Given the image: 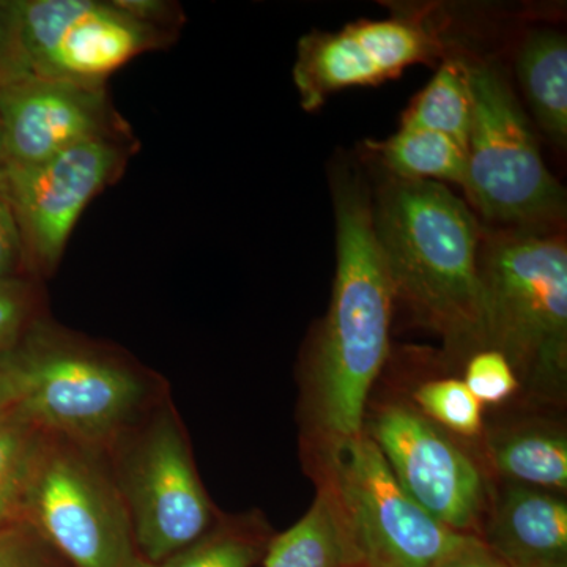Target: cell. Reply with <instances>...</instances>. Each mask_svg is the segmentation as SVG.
<instances>
[{
    "instance_id": "obj_1",
    "label": "cell",
    "mask_w": 567,
    "mask_h": 567,
    "mask_svg": "<svg viewBox=\"0 0 567 567\" xmlns=\"http://www.w3.org/2000/svg\"><path fill=\"white\" fill-rule=\"evenodd\" d=\"M338 265L333 297L303 372L305 451L317 475L363 435L365 405L390 352L394 293L377 244L364 183H334Z\"/></svg>"
},
{
    "instance_id": "obj_2",
    "label": "cell",
    "mask_w": 567,
    "mask_h": 567,
    "mask_svg": "<svg viewBox=\"0 0 567 567\" xmlns=\"http://www.w3.org/2000/svg\"><path fill=\"white\" fill-rule=\"evenodd\" d=\"M372 218L394 300L447 349H486L480 245L483 227L446 185L391 177Z\"/></svg>"
},
{
    "instance_id": "obj_3",
    "label": "cell",
    "mask_w": 567,
    "mask_h": 567,
    "mask_svg": "<svg viewBox=\"0 0 567 567\" xmlns=\"http://www.w3.org/2000/svg\"><path fill=\"white\" fill-rule=\"evenodd\" d=\"M3 358L41 431L106 454L167 395L144 365L47 320Z\"/></svg>"
},
{
    "instance_id": "obj_4",
    "label": "cell",
    "mask_w": 567,
    "mask_h": 567,
    "mask_svg": "<svg viewBox=\"0 0 567 567\" xmlns=\"http://www.w3.org/2000/svg\"><path fill=\"white\" fill-rule=\"evenodd\" d=\"M486 347L505 354L535 401L559 404L567 380V246L558 229L483 230Z\"/></svg>"
},
{
    "instance_id": "obj_5",
    "label": "cell",
    "mask_w": 567,
    "mask_h": 567,
    "mask_svg": "<svg viewBox=\"0 0 567 567\" xmlns=\"http://www.w3.org/2000/svg\"><path fill=\"white\" fill-rule=\"evenodd\" d=\"M473 95L464 192L502 229H558L566 193L547 169L535 134L502 71L468 62Z\"/></svg>"
},
{
    "instance_id": "obj_6",
    "label": "cell",
    "mask_w": 567,
    "mask_h": 567,
    "mask_svg": "<svg viewBox=\"0 0 567 567\" xmlns=\"http://www.w3.org/2000/svg\"><path fill=\"white\" fill-rule=\"evenodd\" d=\"M22 517L74 567H137L141 555L110 458L43 432Z\"/></svg>"
},
{
    "instance_id": "obj_7",
    "label": "cell",
    "mask_w": 567,
    "mask_h": 567,
    "mask_svg": "<svg viewBox=\"0 0 567 567\" xmlns=\"http://www.w3.org/2000/svg\"><path fill=\"white\" fill-rule=\"evenodd\" d=\"M141 558L163 561L219 520L169 395L107 453Z\"/></svg>"
},
{
    "instance_id": "obj_8",
    "label": "cell",
    "mask_w": 567,
    "mask_h": 567,
    "mask_svg": "<svg viewBox=\"0 0 567 567\" xmlns=\"http://www.w3.org/2000/svg\"><path fill=\"white\" fill-rule=\"evenodd\" d=\"M316 476L334 496L353 567H432L473 537L417 505L365 432Z\"/></svg>"
},
{
    "instance_id": "obj_9",
    "label": "cell",
    "mask_w": 567,
    "mask_h": 567,
    "mask_svg": "<svg viewBox=\"0 0 567 567\" xmlns=\"http://www.w3.org/2000/svg\"><path fill=\"white\" fill-rule=\"evenodd\" d=\"M17 9L35 76L104 85L137 55L169 43L171 32L137 21L115 0H17Z\"/></svg>"
},
{
    "instance_id": "obj_10",
    "label": "cell",
    "mask_w": 567,
    "mask_h": 567,
    "mask_svg": "<svg viewBox=\"0 0 567 567\" xmlns=\"http://www.w3.org/2000/svg\"><path fill=\"white\" fill-rule=\"evenodd\" d=\"M133 147L132 136L100 137L35 166L7 167L6 196L37 274L55 270L82 213L93 197L117 182Z\"/></svg>"
},
{
    "instance_id": "obj_11",
    "label": "cell",
    "mask_w": 567,
    "mask_h": 567,
    "mask_svg": "<svg viewBox=\"0 0 567 567\" xmlns=\"http://www.w3.org/2000/svg\"><path fill=\"white\" fill-rule=\"evenodd\" d=\"M365 434L406 494L440 524L480 537L487 486L473 458L415 406L391 402L377 410Z\"/></svg>"
},
{
    "instance_id": "obj_12",
    "label": "cell",
    "mask_w": 567,
    "mask_h": 567,
    "mask_svg": "<svg viewBox=\"0 0 567 567\" xmlns=\"http://www.w3.org/2000/svg\"><path fill=\"white\" fill-rule=\"evenodd\" d=\"M445 41L431 21L410 14L312 32L298 43L293 81L306 111L336 92L394 80L409 66L442 58Z\"/></svg>"
},
{
    "instance_id": "obj_13",
    "label": "cell",
    "mask_w": 567,
    "mask_h": 567,
    "mask_svg": "<svg viewBox=\"0 0 567 567\" xmlns=\"http://www.w3.org/2000/svg\"><path fill=\"white\" fill-rule=\"evenodd\" d=\"M7 167L35 166L100 137L132 136L104 85L29 76L0 87Z\"/></svg>"
},
{
    "instance_id": "obj_14",
    "label": "cell",
    "mask_w": 567,
    "mask_h": 567,
    "mask_svg": "<svg viewBox=\"0 0 567 567\" xmlns=\"http://www.w3.org/2000/svg\"><path fill=\"white\" fill-rule=\"evenodd\" d=\"M484 544L509 567H567V503L557 492L507 484L491 503Z\"/></svg>"
},
{
    "instance_id": "obj_15",
    "label": "cell",
    "mask_w": 567,
    "mask_h": 567,
    "mask_svg": "<svg viewBox=\"0 0 567 567\" xmlns=\"http://www.w3.org/2000/svg\"><path fill=\"white\" fill-rule=\"evenodd\" d=\"M487 457L499 476L513 484L566 491L567 439L559 427L518 424L487 436Z\"/></svg>"
},
{
    "instance_id": "obj_16",
    "label": "cell",
    "mask_w": 567,
    "mask_h": 567,
    "mask_svg": "<svg viewBox=\"0 0 567 567\" xmlns=\"http://www.w3.org/2000/svg\"><path fill=\"white\" fill-rule=\"evenodd\" d=\"M518 82L537 125L559 147L567 142V41L554 29L527 33L516 58Z\"/></svg>"
},
{
    "instance_id": "obj_17",
    "label": "cell",
    "mask_w": 567,
    "mask_h": 567,
    "mask_svg": "<svg viewBox=\"0 0 567 567\" xmlns=\"http://www.w3.org/2000/svg\"><path fill=\"white\" fill-rule=\"evenodd\" d=\"M264 567H353L341 516L327 484L319 483L308 513L270 540Z\"/></svg>"
},
{
    "instance_id": "obj_18",
    "label": "cell",
    "mask_w": 567,
    "mask_h": 567,
    "mask_svg": "<svg viewBox=\"0 0 567 567\" xmlns=\"http://www.w3.org/2000/svg\"><path fill=\"white\" fill-rule=\"evenodd\" d=\"M391 177L401 181L451 182L464 188L466 151L442 133L401 126L382 142H369Z\"/></svg>"
},
{
    "instance_id": "obj_19",
    "label": "cell",
    "mask_w": 567,
    "mask_h": 567,
    "mask_svg": "<svg viewBox=\"0 0 567 567\" xmlns=\"http://www.w3.org/2000/svg\"><path fill=\"white\" fill-rule=\"evenodd\" d=\"M472 117L468 61L446 58L423 92L417 93L406 107L401 126L445 134L466 151Z\"/></svg>"
},
{
    "instance_id": "obj_20",
    "label": "cell",
    "mask_w": 567,
    "mask_h": 567,
    "mask_svg": "<svg viewBox=\"0 0 567 567\" xmlns=\"http://www.w3.org/2000/svg\"><path fill=\"white\" fill-rule=\"evenodd\" d=\"M271 537L256 514L219 517L196 543L163 561L141 558L137 567H252L264 557Z\"/></svg>"
},
{
    "instance_id": "obj_21",
    "label": "cell",
    "mask_w": 567,
    "mask_h": 567,
    "mask_svg": "<svg viewBox=\"0 0 567 567\" xmlns=\"http://www.w3.org/2000/svg\"><path fill=\"white\" fill-rule=\"evenodd\" d=\"M43 431L13 406L0 415V528L22 517V499Z\"/></svg>"
},
{
    "instance_id": "obj_22",
    "label": "cell",
    "mask_w": 567,
    "mask_h": 567,
    "mask_svg": "<svg viewBox=\"0 0 567 567\" xmlns=\"http://www.w3.org/2000/svg\"><path fill=\"white\" fill-rule=\"evenodd\" d=\"M413 406L453 434L475 439L483 434V404L461 379H436L421 383L413 391Z\"/></svg>"
},
{
    "instance_id": "obj_23",
    "label": "cell",
    "mask_w": 567,
    "mask_h": 567,
    "mask_svg": "<svg viewBox=\"0 0 567 567\" xmlns=\"http://www.w3.org/2000/svg\"><path fill=\"white\" fill-rule=\"evenodd\" d=\"M40 319L33 284L24 276L0 279V358L13 352Z\"/></svg>"
},
{
    "instance_id": "obj_24",
    "label": "cell",
    "mask_w": 567,
    "mask_h": 567,
    "mask_svg": "<svg viewBox=\"0 0 567 567\" xmlns=\"http://www.w3.org/2000/svg\"><path fill=\"white\" fill-rule=\"evenodd\" d=\"M462 380L483 405L502 404L520 388L516 372L505 354L491 347L470 354Z\"/></svg>"
},
{
    "instance_id": "obj_25",
    "label": "cell",
    "mask_w": 567,
    "mask_h": 567,
    "mask_svg": "<svg viewBox=\"0 0 567 567\" xmlns=\"http://www.w3.org/2000/svg\"><path fill=\"white\" fill-rule=\"evenodd\" d=\"M0 567H74L24 517L0 528Z\"/></svg>"
},
{
    "instance_id": "obj_26",
    "label": "cell",
    "mask_w": 567,
    "mask_h": 567,
    "mask_svg": "<svg viewBox=\"0 0 567 567\" xmlns=\"http://www.w3.org/2000/svg\"><path fill=\"white\" fill-rule=\"evenodd\" d=\"M29 74L17 0H0V87Z\"/></svg>"
},
{
    "instance_id": "obj_27",
    "label": "cell",
    "mask_w": 567,
    "mask_h": 567,
    "mask_svg": "<svg viewBox=\"0 0 567 567\" xmlns=\"http://www.w3.org/2000/svg\"><path fill=\"white\" fill-rule=\"evenodd\" d=\"M29 267L24 238L10 200L0 193V279L20 278Z\"/></svg>"
},
{
    "instance_id": "obj_28",
    "label": "cell",
    "mask_w": 567,
    "mask_h": 567,
    "mask_svg": "<svg viewBox=\"0 0 567 567\" xmlns=\"http://www.w3.org/2000/svg\"><path fill=\"white\" fill-rule=\"evenodd\" d=\"M122 10L132 14L137 21L159 29V31L175 32L181 24V9L177 6L171 7V3L159 2V0H115Z\"/></svg>"
},
{
    "instance_id": "obj_29",
    "label": "cell",
    "mask_w": 567,
    "mask_h": 567,
    "mask_svg": "<svg viewBox=\"0 0 567 567\" xmlns=\"http://www.w3.org/2000/svg\"><path fill=\"white\" fill-rule=\"evenodd\" d=\"M432 567H509L496 557L481 537L473 536L453 554L440 559Z\"/></svg>"
},
{
    "instance_id": "obj_30",
    "label": "cell",
    "mask_w": 567,
    "mask_h": 567,
    "mask_svg": "<svg viewBox=\"0 0 567 567\" xmlns=\"http://www.w3.org/2000/svg\"><path fill=\"white\" fill-rule=\"evenodd\" d=\"M21 385L7 358H0V415L20 404Z\"/></svg>"
},
{
    "instance_id": "obj_31",
    "label": "cell",
    "mask_w": 567,
    "mask_h": 567,
    "mask_svg": "<svg viewBox=\"0 0 567 567\" xmlns=\"http://www.w3.org/2000/svg\"><path fill=\"white\" fill-rule=\"evenodd\" d=\"M7 183V158L6 148H3L2 123H0V193L6 194Z\"/></svg>"
}]
</instances>
